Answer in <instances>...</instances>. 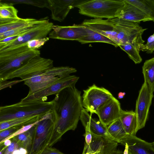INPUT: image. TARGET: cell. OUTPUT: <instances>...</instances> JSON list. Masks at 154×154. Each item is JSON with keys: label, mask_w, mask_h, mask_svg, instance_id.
I'll list each match as a JSON object with an SVG mask.
<instances>
[{"label": "cell", "mask_w": 154, "mask_h": 154, "mask_svg": "<svg viewBox=\"0 0 154 154\" xmlns=\"http://www.w3.org/2000/svg\"><path fill=\"white\" fill-rule=\"evenodd\" d=\"M81 95L75 86L66 88L55 95L51 110L54 127L48 146L60 141L67 131L76 128L83 108Z\"/></svg>", "instance_id": "obj_1"}, {"label": "cell", "mask_w": 154, "mask_h": 154, "mask_svg": "<svg viewBox=\"0 0 154 154\" xmlns=\"http://www.w3.org/2000/svg\"><path fill=\"white\" fill-rule=\"evenodd\" d=\"M53 106V100L46 102L37 99H22L16 103L0 106V122L35 116L42 117L52 110Z\"/></svg>", "instance_id": "obj_2"}, {"label": "cell", "mask_w": 154, "mask_h": 154, "mask_svg": "<svg viewBox=\"0 0 154 154\" xmlns=\"http://www.w3.org/2000/svg\"><path fill=\"white\" fill-rule=\"evenodd\" d=\"M124 0H86L78 5L81 14L94 18L119 17L125 6Z\"/></svg>", "instance_id": "obj_3"}, {"label": "cell", "mask_w": 154, "mask_h": 154, "mask_svg": "<svg viewBox=\"0 0 154 154\" xmlns=\"http://www.w3.org/2000/svg\"><path fill=\"white\" fill-rule=\"evenodd\" d=\"M51 110L41 118L35 126L32 143L28 154H40L48 146L54 127Z\"/></svg>", "instance_id": "obj_4"}, {"label": "cell", "mask_w": 154, "mask_h": 154, "mask_svg": "<svg viewBox=\"0 0 154 154\" xmlns=\"http://www.w3.org/2000/svg\"><path fill=\"white\" fill-rule=\"evenodd\" d=\"M53 66V61L42 57L40 55L34 56L18 69L10 73L0 82L6 81L15 78H20L22 80L31 78L42 73Z\"/></svg>", "instance_id": "obj_5"}, {"label": "cell", "mask_w": 154, "mask_h": 154, "mask_svg": "<svg viewBox=\"0 0 154 154\" xmlns=\"http://www.w3.org/2000/svg\"><path fill=\"white\" fill-rule=\"evenodd\" d=\"M82 96L83 107L88 112L96 113L97 109L101 105L113 96L108 90L94 84L83 90Z\"/></svg>", "instance_id": "obj_6"}, {"label": "cell", "mask_w": 154, "mask_h": 154, "mask_svg": "<svg viewBox=\"0 0 154 154\" xmlns=\"http://www.w3.org/2000/svg\"><path fill=\"white\" fill-rule=\"evenodd\" d=\"M54 24L52 22L39 24L19 35L15 40L0 47V53L20 46L32 40L45 38L52 29Z\"/></svg>", "instance_id": "obj_7"}, {"label": "cell", "mask_w": 154, "mask_h": 154, "mask_svg": "<svg viewBox=\"0 0 154 154\" xmlns=\"http://www.w3.org/2000/svg\"><path fill=\"white\" fill-rule=\"evenodd\" d=\"M153 93L148 85L144 82L139 91L134 111L137 119L138 131L145 126L153 98Z\"/></svg>", "instance_id": "obj_8"}, {"label": "cell", "mask_w": 154, "mask_h": 154, "mask_svg": "<svg viewBox=\"0 0 154 154\" xmlns=\"http://www.w3.org/2000/svg\"><path fill=\"white\" fill-rule=\"evenodd\" d=\"M48 35L49 38L52 39L78 41L87 36V32L86 27L82 24L69 26L53 25Z\"/></svg>", "instance_id": "obj_9"}, {"label": "cell", "mask_w": 154, "mask_h": 154, "mask_svg": "<svg viewBox=\"0 0 154 154\" xmlns=\"http://www.w3.org/2000/svg\"><path fill=\"white\" fill-rule=\"evenodd\" d=\"M79 79V77L75 75H70L60 78L44 89L23 99H37L45 101L48 96L56 95L66 88L75 86Z\"/></svg>", "instance_id": "obj_10"}, {"label": "cell", "mask_w": 154, "mask_h": 154, "mask_svg": "<svg viewBox=\"0 0 154 154\" xmlns=\"http://www.w3.org/2000/svg\"><path fill=\"white\" fill-rule=\"evenodd\" d=\"M122 110L120 102L113 96L98 107L96 114L102 123L107 127L120 118Z\"/></svg>", "instance_id": "obj_11"}, {"label": "cell", "mask_w": 154, "mask_h": 154, "mask_svg": "<svg viewBox=\"0 0 154 154\" xmlns=\"http://www.w3.org/2000/svg\"><path fill=\"white\" fill-rule=\"evenodd\" d=\"M86 0H47V8L51 11V18L63 21L70 11Z\"/></svg>", "instance_id": "obj_12"}, {"label": "cell", "mask_w": 154, "mask_h": 154, "mask_svg": "<svg viewBox=\"0 0 154 154\" xmlns=\"http://www.w3.org/2000/svg\"><path fill=\"white\" fill-rule=\"evenodd\" d=\"M92 136L91 143L88 145L85 144L82 154H109L116 149L117 142L101 137Z\"/></svg>", "instance_id": "obj_13"}, {"label": "cell", "mask_w": 154, "mask_h": 154, "mask_svg": "<svg viewBox=\"0 0 154 154\" xmlns=\"http://www.w3.org/2000/svg\"><path fill=\"white\" fill-rule=\"evenodd\" d=\"M49 69L24 81V84L29 88L27 96H29L44 89L61 78L52 74Z\"/></svg>", "instance_id": "obj_14"}, {"label": "cell", "mask_w": 154, "mask_h": 154, "mask_svg": "<svg viewBox=\"0 0 154 154\" xmlns=\"http://www.w3.org/2000/svg\"><path fill=\"white\" fill-rule=\"evenodd\" d=\"M40 54V52L38 49H30L20 54L6 64L0 66V80L21 66L31 58Z\"/></svg>", "instance_id": "obj_15"}, {"label": "cell", "mask_w": 154, "mask_h": 154, "mask_svg": "<svg viewBox=\"0 0 154 154\" xmlns=\"http://www.w3.org/2000/svg\"><path fill=\"white\" fill-rule=\"evenodd\" d=\"M80 120L82 124L85 123L88 124L92 134L117 142L109 134L107 127L103 125L99 120L93 118L84 108L82 111Z\"/></svg>", "instance_id": "obj_16"}, {"label": "cell", "mask_w": 154, "mask_h": 154, "mask_svg": "<svg viewBox=\"0 0 154 154\" xmlns=\"http://www.w3.org/2000/svg\"><path fill=\"white\" fill-rule=\"evenodd\" d=\"M120 143L122 145L127 143L129 154H154V149L151 143L139 138L136 135H128L122 140Z\"/></svg>", "instance_id": "obj_17"}, {"label": "cell", "mask_w": 154, "mask_h": 154, "mask_svg": "<svg viewBox=\"0 0 154 154\" xmlns=\"http://www.w3.org/2000/svg\"><path fill=\"white\" fill-rule=\"evenodd\" d=\"M49 22V19L48 17L38 20L32 18L24 19L19 17L0 24V34L19 28L34 26Z\"/></svg>", "instance_id": "obj_18"}, {"label": "cell", "mask_w": 154, "mask_h": 154, "mask_svg": "<svg viewBox=\"0 0 154 154\" xmlns=\"http://www.w3.org/2000/svg\"><path fill=\"white\" fill-rule=\"evenodd\" d=\"M125 3V6L119 17L138 23L141 21H152L148 16L138 8L130 4Z\"/></svg>", "instance_id": "obj_19"}, {"label": "cell", "mask_w": 154, "mask_h": 154, "mask_svg": "<svg viewBox=\"0 0 154 154\" xmlns=\"http://www.w3.org/2000/svg\"><path fill=\"white\" fill-rule=\"evenodd\" d=\"M120 119L127 134L130 135H136L138 131L137 119L135 112L122 110Z\"/></svg>", "instance_id": "obj_20"}, {"label": "cell", "mask_w": 154, "mask_h": 154, "mask_svg": "<svg viewBox=\"0 0 154 154\" xmlns=\"http://www.w3.org/2000/svg\"><path fill=\"white\" fill-rule=\"evenodd\" d=\"M143 12L154 22V0H124Z\"/></svg>", "instance_id": "obj_21"}, {"label": "cell", "mask_w": 154, "mask_h": 154, "mask_svg": "<svg viewBox=\"0 0 154 154\" xmlns=\"http://www.w3.org/2000/svg\"><path fill=\"white\" fill-rule=\"evenodd\" d=\"M86 28L87 32V36L78 41L82 44L94 42H100L112 45L116 47H118V45L115 42L107 37L86 27Z\"/></svg>", "instance_id": "obj_22"}, {"label": "cell", "mask_w": 154, "mask_h": 154, "mask_svg": "<svg viewBox=\"0 0 154 154\" xmlns=\"http://www.w3.org/2000/svg\"><path fill=\"white\" fill-rule=\"evenodd\" d=\"M142 68L144 82L154 92V57L146 60Z\"/></svg>", "instance_id": "obj_23"}, {"label": "cell", "mask_w": 154, "mask_h": 154, "mask_svg": "<svg viewBox=\"0 0 154 154\" xmlns=\"http://www.w3.org/2000/svg\"><path fill=\"white\" fill-rule=\"evenodd\" d=\"M42 117L35 116L14 119L0 122V131L15 126L25 125L31 124L38 120Z\"/></svg>", "instance_id": "obj_24"}, {"label": "cell", "mask_w": 154, "mask_h": 154, "mask_svg": "<svg viewBox=\"0 0 154 154\" xmlns=\"http://www.w3.org/2000/svg\"><path fill=\"white\" fill-rule=\"evenodd\" d=\"M107 128L109 134L118 143H120L122 140L128 135L123 128L120 118L110 124Z\"/></svg>", "instance_id": "obj_25"}, {"label": "cell", "mask_w": 154, "mask_h": 154, "mask_svg": "<svg viewBox=\"0 0 154 154\" xmlns=\"http://www.w3.org/2000/svg\"><path fill=\"white\" fill-rule=\"evenodd\" d=\"M30 49L26 43L0 53V66L6 64L20 54Z\"/></svg>", "instance_id": "obj_26"}, {"label": "cell", "mask_w": 154, "mask_h": 154, "mask_svg": "<svg viewBox=\"0 0 154 154\" xmlns=\"http://www.w3.org/2000/svg\"><path fill=\"white\" fill-rule=\"evenodd\" d=\"M34 126L28 131L16 136L11 140L15 141L20 148H23L28 152L30 151L32 146Z\"/></svg>", "instance_id": "obj_27"}, {"label": "cell", "mask_w": 154, "mask_h": 154, "mask_svg": "<svg viewBox=\"0 0 154 154\" xmlns=\"http://www.w3.org/2000/svg\"><path fill=\"white\" fill-rule=\"evenodd\" d=\"M18 12L13 5L0 0V19L9 20L19 18Z\"/></svg>", "instance_id": "obj_28"}, {"label": "cell", "mask_w": 154, "mask_h": 154, "mask_svg": "<svg viewBox=\"0 0 154 154\" xmlns=\"http://www.w3.org/2000/svg\"><path fill=\"white\" fill-rule=\"evenodd\" d=\"M119 47L128 54L129 58L136 64L140 63L142 59L140 54V51L132 44L127 43L119 45Z\"/></svg>", "instance_id": "obj_29"}, {"label": "cell", "mask_w": 154, "mask_h": 154, "mask_svg": "<svg viewBox=\"0 0 154 154\" xmlns=\"http://www.w3.org/2000/svg\"><path fill=\"white\" fill-rule=\"evenodd\" d=\"M12 5L21 4L30 5L40 8H48L47 0H2Z\"/></svg>", "instance_id": "obj_30"}, {"label": "cell", "mask_w": 154, "mask_h": 154, "mask_svg": "<svg viewBox=\"0 0 154 154\" xmlns=\"http://www.w3.org/2000/svg\"><path fill=\"white\" fill-rule=\"evenodd\" d=\"M35 26L19 28L0 34V40L2 39L8 37L21 35L31 29Z\"/></svg>", "instance_id": "obj_31"}, {"label": "cell", "mask_w": 154, "mask_h": 154, "mask_svg": "<svg viewBox=\"0 0 154 154\" xmlns=\"http://www.w3.org/2000/svg\"><path fill=\"white\" fill-rule=\"evenodd\" d=\"M49 38V37H46L31 40L27 42V46L30 49H37L48 42Z\"/></svg>", "instance_id": "obj_32"}, {"label": "cell", "mask_w": 154, "mask_h": 154, "mask_svg": "<svg viewBox=\"0 0 154 154\" xmlns=\"http://www.w3.org/2000/svg\"><path fill=\"white\" fill-rule=\"evenodd\" d=\"M23 125H17L12 127L0 131V143L5 139L10 136Z\"/></svg>", "instance_id": "obj_33"}, {"label": "cell", "mask_w": 154, "mask_h": 154, "mask_svg": "<svg viewBox=\"0 0 154 154\" xmlns=\"http://www.w3.org/2000/svg\"><path fill=\"white\" fill-rule=\"evenodd\" d=\"M39 120L33 123L23 126L22 128L19 129L15 133L7 137L0 143H3L6 140L11 139L16 136L18 135L28 131L31 129L32 127L35 126L37 124Z\"/></svg>", "instance_id": "obj_34"}, {"label": "cell", "mask_w": 154, "mask_h": 154, "mask_svg": "<svg viewBox=\"0 0 154 154\" xmlns=\"http://www.w3.org/2000/svg\"><path fill=\"white\" fill-rule=\"evenodd\" d=\"M142 51L148 54L154 52V33L148 37L147 43L144 44Z\"/></svg>", "instance_id": "obj_35"}, {"label": "cell", "mask_w": 154, "mask_h": 154, "mask_svg": "<svg viewBox=\"0 0 154 154\" xmlns=\"http://www.w3.org/2000/svg\"><path fill=\"white\" fill-rule=\"evenodd\" d=\"M84 127L85 132L83 136L85 137V143L89 145L91 142L92 136L91 133L90 128L88 123H85L82 124Z\"/></svg>", "instance_id": "obj_36"}, {"label": "cell", "mask_w": 154, "mask_h": 154, "mask_svg": "<svg viewBox=\"0 0 154 154\" xmlns=\"http://www.w3.org/2000/svg\"><path fill=\"white\" fill-rule=\"evenodd\" d=\"M11 141V144L5 149L3 154H13L15 150L20 148L15 141Z\"/></svg>", "instance_id": "obj_37"}, {"label": "cell", "mask_w": 154, "mask_h": 154, "mask_svg": "<svg viewBox=\"0 0 154 154\" xmlns=\"http://www.w3.org/2000/svg\"><path fill=\"white\" fill-rule=\"evenodd\" d=\"M40 154H65L59 150L51 147L47 146Z\"/></svg>", "instance_id": "obj_38"}, {"label": "cell", "mask_w": 154, "mask_h": 154, "mask_svg": "<svg viewBox=\"0 0 154 154\" xmlns=\"http://www.w3.org/2000/svg\"><path fill=\"white\" fill-rule=\"evenodd\" d=\"M13 154H28V152L23 148H19L15 150Z\"/></svg>", "instance_id": "obj_39"}, {"label": "cell", "mask_w": 154, "mask_h": 154, "mask_svg": "<svg viewBox=\"0 0 154 154\" xmlns=\"http://www.w3.org/2000/svg\"><path fill=\"white\" fill-rule=\"evenodd\" d=\"M12 141L11 139L7 140H5L2 143L6 147L9 146L11 143Z\"/></svg>", "instance_id": "obj_40"}, {"label": "cell", "mask_w": 154, "mask_h": 154, "mask_svg": "<svg viewBox=\"0 0 154 154\" xmlns=\"http://www.w3.org/2000/svg\"><path fill=\"white\" fill-rule=\"evenodd\" d=\"M109 154H123V152L119 149H116L112 152Z\"/></svg>", "instance_id": "obj_41"}, {"label": "cell", "mask_w": 154, "mask_h": 154, "mask_svg": "<svg viewBox=\"0 0 154 154\" xmlns=\"http://www.w3.org/2000/svg\"><path fill=\"white\" fill-rule=\"evenodd\" d=\"M125 146V149L123 152V154H129L128 147L127 144L126 143L123 144Z\"/></svg>", "instance_id": "obj_42"}, {"label": "cell", "mask_w": 154, "mask_h": 154, "mask_svg": "<svg viewBox=\"0 0 154 154\" xmlns=\"http://www.w3.org/2000/svg\"><path fill=\"white\" fill-rule=\"evenodd\" d=\"M125 94V93L124 92H119L118 94V98L121 99L123 98Z\"/></svg>", "instance_id": "obj_43"}, {"label": "cell", "mask_w": 154, "mask_h": 154, "mask_svg": "<svg viewBox=\"0 0 154 154\" xmlns=\"http://www.w3.org/2000/svg\"><path fill=\"white\" fill-rule=\"evenodd\" d=\"M151 143L152 146L153 148V149H154V141H153V142Z\"/></svg>", "instance_id": "obj_44"}, {"label": "cell", "mask_w": 154, "mask_h": 154, "mask_svg": "<svg viewBox=\"0 0 154 154\" xmlns=\"http://www.w3.org/2000/svg\"><path fill=\"white\" fill-rule=\"evenodd\" d=\"M153 98H154V101H153V106H154V96H153Z\"/></svg>", "instance_id": "obj_45"}, {"label": "cell", "mask_w": 154, "mask_h": 154, "mask_svg": "<svg viewBox=\"0 0 154 154\" xmlns=\"http://www.w3.org/2000/svg\"><path fill=\"white\" fill-rule=\"evenodd\" d=\"M99 154V153H98V154Z\"/></svg>", "instance_id": "obj_46"}, {"label": "cell", "mask_w": 154, "mask_h": 154, "mask_svg": "<svg viewBox=\"0 0 154 154\" xmlns=\"http://www.w3.org/2000/svg\"></svg>", "instance_id": "obj_47"}]
</instances>
